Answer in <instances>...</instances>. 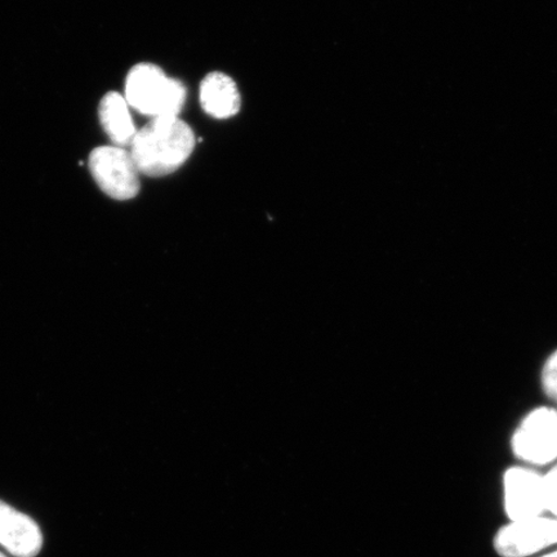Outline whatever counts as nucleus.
<instances>
[{
    "label": "nucleus",
    "instance_id": "obj_1",
    "mask_svg": "<svg viewBox=\"0 0 557 557\" xmlns=\"http://www.w3.org/2000/svg\"><path fill=\"white\" fill-rule=\"evenodd\" d=\"M195 144L194 131L178 116L154 117L137 131L129 152L139 173L162 177L187 162Z\"/></svg>",
    "mask_w": 557,
    "mask_h": 557
},
{
    "label": "nucleus",
    "instance_id": "obj_2",
    "mask_svg": "<svg viewBox=\"0 0 557 557\" xmlns=\"http://www.w3.org/2000/svg\"><path fill=\"white\" fill-rule=\"evenodd\" d=\"M125 100L151 120L178 116L186 101V88L154 64H138L125 79Z\"/></svg>",
    "mask_w": 557,
    "mask_h": 557
},
{
    "label": "nucleus",
    "instance_id": "obj_3",
    "mask_svg": "<svg viewBox=\"0 0 557 557\" xmlns=\"http://www.w3.org/2000/svg\"><path fill=\"white\" fill-rule=\"evenodd\" d=\"M515 457L521 462L546 466L557 459V410L540 407L532 410L511 438Z\"/></svg>",
    "mask_w": 557,
    "mask_h": 557
},
{
    "label": "nucleus",
    "instance_id": "obj_4",
    "mask_svg": "<svg viewBox=\"0 0 557 557\" xmlns=\"http://www.w3.org/2000/svg\"><path fill=\"white\" fill-rule=\"evenodd\" d=\"M89 170L108 197L129 200L139 191V171L131 152L120 146H101L89 156Z\"/></svg>",
    "mask_w": 557,
    "mask_h": 557
},
{
    "label": "nucleus",
    "instance_id": "obj_5",
    "mask_svg": "<svg viewBox=\"0 0 557 557\" xmlns=\"http://www.w3.org/2000/svg\"><path fill=\"white\" fill-rule=\"evenodd\" d=\"M504 496L510 521L539 518L547 512L545 476L531 468L517 466L505 472Z\"/></svg>",
    "mask_w": 557,
    "mask_h": 557
},
{
    "label": "nucleus",
    "instance_id": "obj_6",
    "mask_svg": "<svg viewBox=\"0 0 557 557\" xmlns=\"http://www.w3.org/2000/svg\"><path fill=\"white\" fill-rule=\"evenodd\" d=\"M557 545V519L539 517L500 528L494 548L503 557H529Z\"/></svg>",
    "mask_w": 557,
    "mask_h": 557
},
{
    "label": "nucleus",
    "instance_id": "obj_7",
    "mask_svg": "<svg viewBox=\"0 0 557 557\" xmlns=\"http://www.w3.org/2000/svg\"><path fill=\"white\" fill-rule=\"evenodd\" d=\"M0 546L15 557H35L44 546L37 521L0 500Z\"/></svg>",
    "mask_w": 557,
    "mask_h": 557
},
{
    "label": "nucleus",
    "instance_id": "obj_8",
    "mask_svg": "<svg viewBox=\"0 0 557 557\" xmlns=\"http://www.w3.org/2000/svg\"><path fill=\"white\" fill-rule=\"evenodd\" d=\"M200 104L214 120L225 121L239 113L242 96L236 83L220 72L208 74L200 85Z\"/></svg>",
    "mask_w": 557,
    "mask_h": 557
},
{
    "label": "nucleus",
    "instance_id": "obj_9",
    "mask_svg": "<svg viewBox=\"0 0 557 557\" xmlns=\"http://www.w3.org/2000/svg\"><path fill=\"white\" fill-rule=\"evenodd\" d=\"M129 108L125 97L117 92L104 95L99 107L102 128L107 132L111 143L120 148L131 146L137 134Z\"/></svg>",
    "mask_w": 557,
    "mask_h": 557
},
{
    "label": "nucleus",
    "instance_id": "obj_10",
    "mask_svg": "<svg viewBox=\"0 0 557 557\" xmlns=\"http://www.w3.org/2000/svg\"><path fill=\"white\" fill-rule=\"evenodd\" d=\"M541 382L547 398L557 403V350L549 355L543 366Z\"/></svg>",
    "mask_w": 557,
    "mask_h": 557
},
{
    "label": "nucleus",
    "instance_id": "obj_11",
    "mask_svg": "<svg viewBox=\"0 0 557 557\" xmlns=\"http://www.w3.org/2000/svg\"><path fill=\"white\" fill-rule=\"evenodd\" d=\"M545 476L547 512L557 519V465Z\"/></svg>",
    "mask_w": 557,
    "mask_h": 557
},
{
    "label": "nucleus",
    "instance_id": "obj_12",
    "mask_svg": "<svg viewBox=\"0 0 557 557\" xmlns=\"http://www.w3.org/2000/svg\"><path fill=\"white\" fill-rule=\"evenodd\" d=\"M542 557H557V552H554L552 554H547V555L542 556Z\"/></svg>",
    "mask_w": 557,
    "mask_h": 557
},
{
    "label": "nucleus",
    "instance_id": "obj_13",
    "mask_svg": "<svg viewBox=\"0 0 557 557\" xmlns=\"http://www.w3.org/2000/svg\"><path fill=\"white\" fill-rule=\"evenodd\" d=\"M0 557H7L3 553H0Z\"/></svg>",
    "mask_w": 557,
    "mask_h": 557
}]
</instances>
